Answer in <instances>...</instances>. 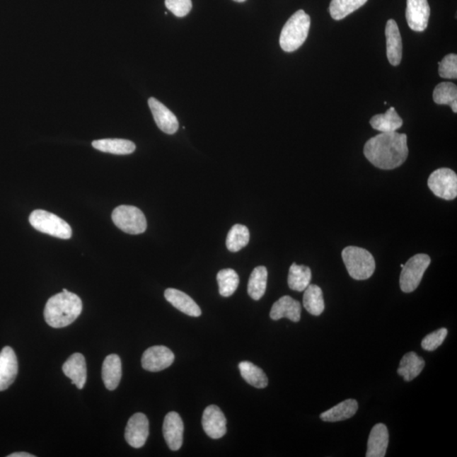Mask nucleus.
Segmentation results:
<instances>
[{"label": "nucleus", "mask_w": 457, "mask_h": 457, "mask_svg": "<svg viewBox=\"0 0 457 457\" xmlns=\"http://www.w3.org/2000/svg\"><path fill=\"white\" fill-rule=\"evenodd\" d=\"M364 153L375 167L381 170H394L407 161V136L396 132H381L366 142Z\"/></svg>", "instance_id": "f257e3e1"}, {"label": "nucleus", "mask_w": 457, "mask_h": 457, "mask_svg": "<svg viewBox=\"0 0 457 457\" xmlns=\"http://www.w3.org/2000/svg\"><path fill=\"white\" fill-rule=\"evenodd\" d=\"M83 311V301L74 293L64 289L62 293L51 296L47 300L44 316L51 327L64 328L74 322Z\"/></svg>", "instance_id": "f03ea898"}, {"label": "nucleus", "mask_w": 457, "mask_h": 457, "mask_svg": "<svg viewBox=\"0 0 457 457\" xmlns=\"http://www.w3.org/2000/svg\"><path fill=\"white\" fill-rule=\"evenodd\" d=\"M311 19L303 10L297 11L287 21L279 37V45L284 52H294L303 45L308 36Z\"/></svg>", "instance_id": "7ed1b4c3"}, {"label": "nucleus", "mask_w": 457, "mask_h": 457, "mask_svg": "<svg viewBox=\"0 0 457 457\" xmlns=\"http://www.w3.org/2000/svg\"><path fill=\"white\" fill-rule=\"evenodd\" d=\"M342 260L352 279H368L375 270L374 258L366 249L357 247H347L343 249Z\"/></svg>", "instance_id": "20e7f679"}, {"label": "nucleus", "mask_w": 457, "mask_h": 457, "mask_svg": "<svg viewBox=\"0 0 457 457\" xmlns=\"http://www.w3.org/2000/svg\"><path fill=\"white\" fill-rule=\"evenodd\" d=\"M30 224L35 230L60 239H70L71 227L62 218L45 210H34L29 217Z\"/></svg>", "instance_id": "39448f33"}, {"label": "nucleus", "mask_w": 457, "mask_h": 457, "mask_svg": "<svg viewBox=\"0 0 457 457\" xmlns=\"http://www.w3.org/2000/svg\"><path fill=\"white\" fill-rule=\"evenodd\" d=\"M112 219L116 226L127 234H141L146 230L145 215L134 206L117 207L112 214Z\"/></svg>", "instance_id": "423d86ee"}, {"label": "nucleus", "mask_w": 457, "mask_h": 457, "mask_svg": "<svg viewBox=\"0 0 457 457\" xmlns=\"http://www.w3.org/2000/svg\"><path fill=\"white\" fill-rule=\"evenodd\" d=\"M430 262V258L427 254H417L404 265L400 276V287L403 292L410 293L416 290Z\"/></svg>", "instance_id": "0eeeda50"}, {"label": "nucleus", "mask_w": 457, "mask_h": 457, "mask_svg": "<svg viewBox=\"0 0 457 457\" xmlns=\"http://www.w3.org/2000/svg\"><path fill=\"white\" fill-rule=\"evenodd\" d=\"M428 185L435 196L445 200H453L457 197V175L448 168H441L430 175Z\"/></svg>", "instance_id": "6e6552de"}, {"label": "nucleus", "mask_w": 457, "mask_h": 457, "mask_svg": "<svg viewBox=\"0 0 457 457\" xmlns=\"http://www.w3.org/2000/svg\"><path fill=\"white\" fill-rule=\"evenodd\" d=\"M174 361L175 355L170 349L163 346H155L145 351L141 357V366L149 372H159L169 368Z\"/></svg>", "instance_id": "1a4fd4ad"}, {"label": "nucleus", "mask_w": 457, "mask_h": 457, "mask_svg": "<svg viewBox=\"0 0 457 457\" xmlns=\"http://www.w3.org/2000/svg\"><path fill=\"white\" fill-rule=\"evenodd\" d=\"M149 435V422L144 413L137 412L129 420L125 438L132 447L141 448Z\"/></svg>", "instance_id": "9d476101"}, {"label": "nucleus", "mask_w": 457, "mask_h": 457, "mask_svg": "<svg viewBox=\"0 0 457 457\" xmlns=\"http://www.w3.org/2000/svg\"><path fill=\"white\" fill-rule=\"evenodd\" d=\"M430 7L428 0H407L406 18L414 32H424L428 28Z\"/></svg>", "instance_id": "9b49d317"}, {"label": "nucleus", "mask_w": 457, "mask_h": 457, "mask_svg": "<svg viewBox=\"0 0 457 457\" xmlns=\"http://www.w3.org/2000/svg\"><path fill=\"white\" fill-rule=\"evenodd\" d=\"M226 418L223 412L215 405L207 407L202 415V424L204 432L214 439H221L226 434Z\"/></svg>", "instance_id": "f8f14e48"}, {"label": "nucleus", "mask_w": 457, "mask_h": 457, "mask_svg": "<svg viewBox=\"0 0 457 457\" xmlns=\"http://www.w3.org/2000/svg\"><path fill=\"white\" fill-rule=\"evenodd\" d=\"M184 424L178 412H170L163 420V434L171 451H178L183 444Z\"/></svg>", "instance_id": "ddd939ff"}, {"label": "nucleus", "mask_w": 457, "mask_h": 457, "mask_svg": "<svg viewBox=\"0 0 457 457\" xmlns=\"http://www.w3.org/2000/svg\"><path fill=\"white\" fill-rule=\"evenodd\" d=\"M149 105L155 122L162 132L166 134L172 135L178 131V120L166 105L154 98L149 99Z\"/></svg>", "instance_id": "4468645a"}, {"label": "nucleus", "mask_w": 457, "mask_h": 457, "mask_svg": "<svg viewBox=\"0 0 457 457\" xmlns=\"http://www.w3.org/2000/svg\"><path fill=\"white\" fill-rule=\"evenodd\" d=\"M18 374V361L16 353L10 347H6L0 352V391L10 387Z\"/></svg>", "instance_id": "2eb2a0df"}, {"label": "nucleus", "mask_w": 457, "mask_h": 457, "mask_svg": "<svg viewBox=\"0 0 457 457\" xmlns=\"http://www.w3.org/2000/svg\"><path fill=\"white\" fill-rule=\"evenodd\" d=\"M386 37L387 58L392 66H398L403 58V41L398 25L393 19L387 21Z\"/></svg>", "instance_id": "dca6fc26"}, {"label": "nucleus", "mask_w": 457, "mask_h": 457, "mask_svg": "<svg viewBox=\"0 0 457 457\" xmlns=\"http://www.w3.org/2000/svg\"><path fill=\"white\" fill-rule=\"evenodd\" d=\"M62 369L66 376L71 379L73 385L76 386L77 389H83L87 382V366L83 354L77 352L71 355L64 364Z\"/></svg>", "instance_id": "f3484780"}, {"label": "nucleus", "mask_w": 457, "mask_h": 457, "mask_svg": "<svg viewBox=\"0 0 457 457\" xmlns=\"http://www.w3.org/2000/svg\"><path fill=\"white\" fill-rule=\"evenodd\" d=\"M301 306L299 301L292 297L284 296L275 301L270 311V318L273 320L287 318L292 322H299L301 320Z\"/></svg>", "instance_id": "a211bd4d"}, {"label": "nucleus", "mask_w": 457, "mask_h": 457, "mask_svg": "<svg viewBox=\"0 0 457 457\" xmlns=\"http://www.w3.org/2000/svg\"><path fill=\"white\" fill-rule=\"evenodd\" d=\"M166 299L179 311L191 317H199L202 310L195 301L185 292L169 288L165 291Z\"/></svg>", "instance_id": "6ab92c4d"}, {"label": "nucleus", "mask_w": 457, "mask_h": 457, "mask_svg": "<svg viewBox=\"0 0 457 457\" xmlns=\"http://www.w3.org/2000/svg\"><path fill=\"white\" fill-rule=\"evenodd\" d=\"M388 444H389V432L387 427L383 424L374 425L369 434L366 456H386Z\"/></svg>", "instance_id": "aec40b11"}, {"label": "nucleus", "mask_w": 457, "mask_h": 457, "mask_svg": "<svg viewBox=\"0 0 457 457\" xmlns=\"http://www.w3.org/2000/svg\"><path fill=\"white\" fill-rule=\"evenodd\" d=\"M122 376V361L116 354H111L103 361L102 378L103 383L109 391H114L118 387Z\"/></svg>", "instance_id": "412c9836"}, {"label": "nucleus", "mask_w": 457, "mask_h": 457, "mask_svg": "<svg viewBox=\"0 0 457 457\" xmlns=\"http://www.w3.org/2000/svg\"><path fill=\"white\" fill-rule=\"evenodd\" d=\"M359 410V403L354 399H348L321 413L320 420L325 422H340L349 420Z\"/></svg>", "instance_id": "4be33fe9"}, {"label": "nucleus", "mask_w": 457, "mask_h": 457, "mask_svg": "<svg viewBox=\"0 0 457 457\" xmlns=\"http://www.w3.org/2000/svg\"><path fill=\"white\" fill-rule=\"evenodd\" d=\"M370 125L374 130L381 132H393L403 127V120L400 117L395 108L391 107L385 114L374 115L370 120Z\"/></svg>", "instance_id": "5701e85b"}, {"label": "nucleus", "mask_w": 457, "mask_h": 457, "mask_svg": "<svg viewBox=\"0 0 457 457\" xmlns=\"http://www.w3.org/2000/svg\"><path fill=\"white\" fill-rule=\"evenodd\" d=\"M425 361L417 356L416 352H411L405 354L400 361L398 373L404 378L406 382H410L417 378L424 369Z\"/></svg>", "instance_id": "b1692460"}, {"label": "nucleus", "mask_w": 457, "mask_h": 457, "mask_svg": "<svg viewBox=\"0 0 457 457\" xmlns=\"http://www.w3.org/2000/svg\"><path fill=\"white\" fill-rule=\"evenodd\" d=\"M95 149L103 153L127 155L136 150V145L132 141L125 139H102L93 142Z\"/></svg>", "instance_id": "393cba45"}, {"label": "nucleus", "mask_w": 457, "mask_h": 457, "mask_svg": "<svg viewBox=\"0 0 457 457\" xmlns=\"http://www.w3.org/2000/svg\"><path fill=\"white\" fill-rule=\"evenodd\" d=\"M239 369L241 377L245 382L248 383L258 389H264L269 383L268 377L260 368L251 363V361H244L239 364Z\"/></svg>", "instance_id": "a878e982"}, {"label": "nucleus", "mask_w": 457, "mask_h": 457, "mask_svg": "<svg viewBox=\"0 0 457 457\" xmlns=\"http://www.w3.org/2000/svg\"><path fill=\"white\" fill-rule=\"evenodd\" d=\"M312 279V272L309 267L293 264L289 270L288 286L293 291H304Z\"/></svg>", "instance_id": "bb28decb"}, {"label": "nucleus", "mask_w": 457, "mask_h": 457, "mask_svg": "<svg viewBox=\"0 0 457 457\" xmlns=\"http://www.w3.org/2000/svg\"><path fill=\"white\" fill-rule=\"evenodd\" d=\"M303 306L306 310L313 316H321L325 310V301L321 288L316 284H309L305 289Z\"/></svg>", "instance_id": "cd10ccee"}, {"label": "nucleus", "mask_w": 457, "mask_h": 457, "mask_svg": "<svg viewBox=\"0 0 457 457\" xmlns=\"http://www.w3.org/2000/svg\"><path fill=\"white\" fill-rule=\"evenodd\" d=\"M268 280V270L265 266H258L254 269L250 276L248 292L251 299L260 300L265 296Z\"/></svg>", "instance_id": "c85d7f7f"}, {"label": "nucleus", "mask_w": 457, "mask_h": 457, "mask_svg": "<svg viewBox=\"0 0 457 457\" xmlns=\"http://www.w3.org/2000/svg\"><path fill=\"white\" fill-rule=\"evenodd\" d=\"M434 103L437 105H450L457 113V87L451 83H441L435 87L433 93Z\"/></svg>", "instance_id": "c756f323"}, {"label": "nucleus", "mask_w": 457, "mask_h": 457, "mask_svg": "<svg viewBox=\"0 0 457 457\" xmlns=\"http://www.w3.org/2000/svg\"><path fill=\"white\" fill-rule=\"evenodd\" d=\"M366 2L368 0H332L330 6V16L334 20H342L364 6Z\"/></svg>", "instance_id": "7c9ffc66"}, {"label": "nucleus", "mask_w": 457, "mask_h": 457, "mask_svg": "<svg viewBox=\"0 0 457 457\" xmlns=\"http://www.w3.org/2000/svg\"><path fill=\"white\" fill-rule=\"evenodd\" d=\"M249 241L250 232L248 227L236 224L228 233L226 247L228 251L236 253L248 245Z\"/></svg>", "instance_id": "2f4dec72"}, {"label": "nucleus", "mask_w": 457, "mask_h": 457, "mask_svg": "<svg viewBox=\"0 0 457 457\" xmlns=\"http://www.w3.org/2000/svg\"><path fill=\"white\" fill-rule=\"evenodd\" d=\"M219 291L224 297L234 294L240 282L239 276L234 270L226 269L219 271L217 274Z\"/></svg>", "instance_id": "473e14b6"}, {"label": "nucleus", "mask_w": 457, "mask_h": 457, "mask_svg": "<svg viewBox=\"0 0 457 457\" xmlns=\"http://www.w3.org/2000/svg\"><path fill=\"white\" fill-rule=\"evenodd\" d=\"M439 75L445 79H457V56L450 54L439 62Z\"/></svg>", "instance_id": "72a5a7b5"}, {"label": "nucleus", "mask_w": 457, "mask_h": 457, "mask_svg": "<svg viewBox=\"0 0 457 457\" xmlns=\"http://www.w3.org/2000/svg\"><path fill=\"white\" fill-rule=\"evenodd\" d=\"M447 334V329H446V328H441V329L427 335L422 342V349L428 352L436 350L438 347L441 346L444 340H446Z\"/></svg>", "instance_id": "f704fd0d"}, {"label": "nucleus", "mask_w": 457, "mask_h": 457, "mask_svg": "<svg viewBox=\"0 0 457 457\" xmlns=\"http://www.w3.org/2000/svg\"><path fill=\"white\" fill-rule=\"evenodd\" d=\"M166 6L175 16L184 17L192 8V0H166Z\"/></svg>", "instance_id": "c9c22d12"}, {"label": "nucleus", "mask_w": 457, "mask_h": 457, "mask_svg": "<svg viewBox=\"0 0 457 457\" xmlns=\"http://www.w3.org/2000/svg\"><path fill=\"white\" fill-rule=\"evenodd\" d=\"M8 457H35V456L27 453V452H16V453L8 455Z\"/></svg>", "instance_id": "e433bc0d"}, {"label": "nucleus", "mask_w": 457, "mask_h": 457, "mask_svg": "<svg viewBox=\"0 0 457 457\" xmlns=\"http://www.w3.org/2000/svg\"><path fill=\"white\" fill-rule=\"evenodd\" d=\"M234 1L238 2V3H243V2H245V0H234Z\"/></svg>", "instance_id": "4c0bfd02"}]
</instances>
